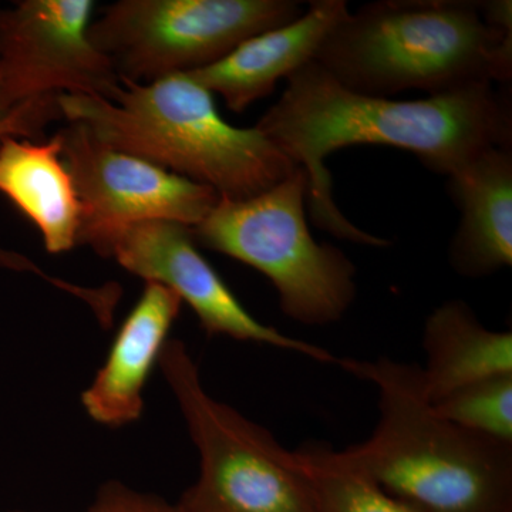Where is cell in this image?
Here are the masks:
<instances>
[{
  "mask_svg": "<svg viewBox=\"0 0 512 512\" xmlns=\"http://www.w3.org/2000/svg\"><path fill=\"white\" fill-rule=\"evenodd\" d=\"M256 130L302 167L309 178L313 224L333 237L372 248L392 245L357 228L332 195L325 160L340 148L377 144L410 151L448 177L485 148L512 146L511 96L494 86L420 100L350 92L315 62L286 79V89Z\"/></svg>",
  "mask_w": 512,
  "mask_h": 512,
  "instance_id": "6da1fadb",
  "label": "cell"
},
{
  "mask_svg": "<svg viewBox=\"0 0 512 512\" xmlns=\"http://www.w3.org/2000/svg\"><path fill=\"white\" fill-rule=\"evenodd\" d=\"M313 62L363 96H440L510 82L512 28L483 0H380L340 20Z\"/></svg>",
  "mask_w": 512,
  "mask_h": 512,
  "instance_id": "7a4b0ae2",
  "label": "cell"
},
{
  "mask_svg": "<svg viewBox=\"0 0 512 512\" xmlns=\"http://www.w3.org/2000/svg\"><path fill=\"white\" fill-rule=\"evenodd\" d=\"M340 367L377 389L375 430L340 450L353 467L417 512H512V444L441 417L419 365L379 357Z\"/></svg>",
  "mask_w": 512,
  "mask_h": 512,
  "instance_id": "3957f363",
  "label": "cell"
},
{
  "mask_svg": "<svg viewBox=\"0 0 512 512\" xmlns=\"http://www.w3.org/2000/svg\"><path fill=\"white\" fill-rule=\"evenodd\" d=\"M57 104L63 119L86 124L107 146L207 185L225 200L255 197L299 167L255 127L222 119L214 94L187 73L121 82L111 99L62 94Z\"/></svg>",
  "mask_w": 512,
  "mask_h": 512,
  "instance_id": "277c9868",
  "label": "cell"
},
{
  "mask_svg": "<svg viewBox=\"0 0 512 512\" xmlns=\"http://www.w3.org/2000/svg\"><path fill=\"white\" fill-rule=\"evenodd\" d=\"M309 178L302 167L248 200L220 198L191 228L197 247L261 272L288 318L306 326L338 322L355 302L356 266L345 252L319 244L306 221Z\"/></svg>",
  "mask_w": 512,
  "mask_h": 512,
  "instance_id": "5b68a950",
  "label": "cell"
},
{
  "mask_svg": "<svg viewBox=\"0 0 512 512\" xmlns=\"http://www.w3.org/2000/svg\"><path fill=\"white\" fill-rule=\"evenodd\" d=\"M200 454V476L178 501L185 512H318L295 450L205 390L184 342L158 360Z\"/></svg>",
  "mask_w": 512,
  "mask_h": 512,
  "instance_id": "8992f818",
  "label": "cell"
},
{
  "mask_svg": "<svg viewBox=\"0 0 512 512\" xmlns=\"http://www.w3.org/2000/svg\"><path fill=\"white\" fill-rule=\"evenodd\" d=\"M303 12L296 0H119L89 35L120 82L143 84L210 66Z\"/></svg>",
  "mask_w": 512,
  "mask_h": 512,
  "instance_id": "52a82bcc",
  "label": "cell"
},
{
  "mask_svg": "<svg viewBox=\"0 0 512 512\" xmlns=\"http://www.w3.org/2000/svg\"><path fill=\"white\" fill-rule=\"evenodd\" d=\"M57 133L62 137L63 163L82 205L79 245L99 255L128 225L164 220L192 228L220 201L207 185L107 146L84 123L72 121Z\"/></svg>",
  "mask_w": 512,
  "mask_h": 512,
  "instance_id": "ba28073f",
  "label": "cell"
},
{
  "mask_svg": "<svg viewBox=\"0 0 512 512\" xmlns=\"http://www.w3.org/2000/svg\"><path fill=\"white\" fill-rule=\"evenodd\" d=\"M94 10L93 0H20L0 9V94L6 109L62 94L111 99L121 82L90 39Z\"/></svg>",
  "mask_w": 512,
  "mask_h": 512,
  "instance_id": "9c48e42d",
  "label": "cell"
},
{
  "mask_svg": "<svg viewBox=\"0 0 512 512\" xmlns=\"http://www.w3.org/2000/svg\"><path fill=\"white\" fill-rule=\"evenodd\" d=\"M100 256L113 258L131 274L177 293L210 338L227 336L288 350L326 365H342V359L328 350L256 320L198 251L190 227L164 220L137 222L114 234Z\"/></svg>",
  "mask_w": 512,
  "mask_h": 512,
  "instance_id": "30bf717a",
  "label": "cell"
},
{
  "mask_svg": "<svg viewBox=\"0 0 512 512\" xmlns=\"http://www.w3.org/2000/svg\"><path fill=\"white\" fill-rule=\"evenodd\" d=\"M348 13L345 0H313L298 19L249 37L218 62L187 74L242 113L271 96L279 80L313 62L320 43Z\"/></svg>",
  "mask_w": 512,
  "mask_h": 512,
  "instance_id": "8fae6325",
  "label": "cell"
},
{
  "mask_svg": "<svg viewBox=\"0 0 512 512\" xmlns=\"http://www.w3.org/2000/svg\"><path fill=\"white\" fill-rule=\"evenodd\" d=\"M181 306L180 296L170 288L146 282L140 299L121 323L106 362L82 393L83 409L90 419L111 429L141 419L144 389L170 340Z\"/></svg>",
  "mask_w": 512,
  "mask_h": 512,
  "instance_id": "7c38bea8",
  "label": "cell"
},
{
  "mask_svg": "<svg viewBox=\"0 0 512 512\" xmlns=\"http://www.w3.org/2000/svg\"><path fill=\"white\" fill-rule=\"evenodd\" d=\"M461 212L448 261L458 275L484 278L512 265V146L485 148L448 175Z\"/></svg>",
  "mask_w": 512,
  "mask_h": 512,
  "instance_id": "4fadbf2b",
  "label": "cell"
},
{
  "mask_svg": "<svg viewBox=\"0 0 512 512\" xmlns=\"http://www.w3.org/2000/svg\"><path fill=\"white\" fill-rule=\"evenodd\" d=\"M0 192L39 229L49 254L79 245L82 205L63 163L59 133L46 141L0 138Z\"/></svg>",
  "mask_w": 512,
  "mask_h": 512,
  "instance_id": "5bb4252c",
  "label": "cell"
},
{
  "mask_svg": "<svg viewBox=\"0 0 512 512\" xmlns=\"http://www.w3.org/2000/svg\"><path fill=\"white\" fill-rule=\"evenodd\" d=\"M421 384L431 404L488 377L511 375L512 333L485 328L460 299L441 303L423 330Z\"/></svg>",
  "mask_w": 512,
  "mask_h": 512,
  "instance_id": "9a60e30c",
  "label": "cell"
},
{
  "mask_svg": "<svg viewBox=\"0 0 512 512\" xmlns=\"http://www.w3.org/2000/svg\"><path fill=\"white\" fill-rule=\"evenodd\" d=\"M318 512H417L357 470L325 443L295 450Z\"/></svg>",
  "mask_w": 512,
  "mask_h": 512,
  "instance_id": "2e32d148",
  "label": "cell"
},
{
  "mask_svg": "<svg viewBox=\"0 0 512 512\" xmlns=\"http://www.w3.org/2000/svg\"><path fill=\"white\" fill-rule=\"evenodd\" d=\"M433 407L463 429L512 444V373L461 387Z\"/></svg>",
  "mask_w": 512,
  "mask_h": 512,
  "instance_id": "e0dca14e",
  "label": "cell"
},
{
  "mask_svg": "<svg viewBox=\"0 0 512 512\" xmlns=\"http://www.w3.org/2000/svg\"><path fill=\"white\" fill-rule=\"evenodd\" d=\"M57 99L32 100L22 104L8 120L0 123V138L16 136L29 140H43V130L50 121L60 119ZM0 265L18 271H32L42 276V271L25 256L0 249Z\"/></svg>",
  "mask_w": 512,
  "mask_h": 512,
  "instance_id": "ac0fdd59",
  "label": "cell"
},
{
  "mask_svg": "<svg viewBox=\"0 0 512 512\" xmlns=\"http://www.w3.org/2000/svg\"><path fill=\"white\" fill-rule=\"evenodd\" d=\"M86 512H185L180 504L168 503L158 495L141 493L119 483L104 484Z\"/></svg>",
  "mask_w": 512,
  "mask_h": 512,
  "instance_id": "d6986e66",
  "label": "cell"
},
{
  "mask_svg": "<svg viewBox=\"0 0 512 512\" xmlns=\"http://www.w3.org/2000/svg\"><path fill=\"white\" fill-rule=\"evenodd\" d=\"M13 113H15V111H9L8 109H6L5 104H3L2 94H0V123H3V121L8 120Z\"/></svg>",
  "mask_w": 512,
  "mask_h": 512,
  "instance_id": "ffe728a7",
  "label": "cell"
},
{
  "mask_svg": "<svg viewBox=\"0 0 512 512\" xmlns=\"http://www.w3.org/2000/svg\"><path fill=\"white\" fill-rule=\"evenodd\" d=\"M12 512H29V511H12Z\"/></svg>",
  "mask_w": 512,
  "mask_h": 512,
  "instance_id": "44dd1931",
  "label": "cell"
}]
</instances>
